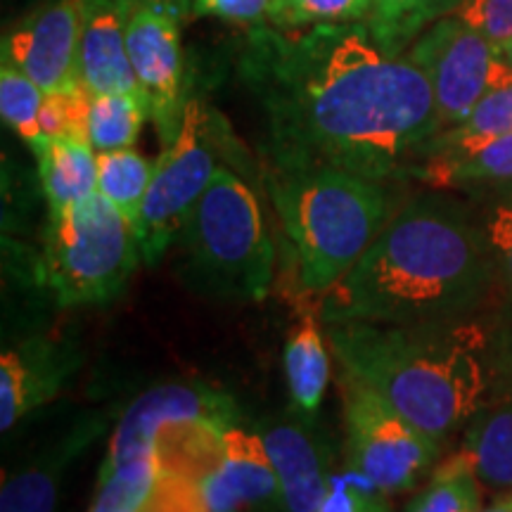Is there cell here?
Masks as SVG:
<instances>
[{
  "instance_id": "cell-1",
  "label": "cell",
  "mask_w": 512,
  "mask_h": 512,
  "mask_svg": "<svg viewBox=\"0 0 512 512\" xmlns=\"http://www.w3.org/2000/svg\"><path fill=\"white\" fill-rule=\"evenodd\" d=\"M266 38L249 55L247 79L264 102L273 169L387 183L441 131L425 72L408 55L384 53L363 22Z\"/></svg>"
},
{
  "instance_id": "cell-2",
  "label": "cell",
  "mask_w": 512,
  "mask_h": 512,
  "mask_svg": "<svg viewBox=\"0 0 512 512\" xmlns=\"http://www.w3.org/2000/svg\"><path fill=\"white\" fill-rule=\"evenodd\" d=\"M501 292L475 214L439 195L411 200L320 302L325 325L439 323L477 316ZM503 294V292H501Z\"/></svg>"
},
{
  "instance_id": "cell-3",
  "label": "cell",
  "mask_w": 512,
  "mask_h": 512,
  "mask_svg": "<svg viewBox=\"0 0 512 512\" xmlns=\"http://www.w3.org/2000/svg\"><path fill=\"white\" fill-rule=\"evenodd\" d=\"M496 316L439 323L325 325L339 370L368 384L439 444L489 403L491 332Z\"/></svg>"
},
{
  "instance_id": "cell-4",
  "label": "cell",
  "mask_w": 512,
  "mask_h": 512,
  "mask_svg": "<svg viewBox=\"0 0 512 512\" xmlns=\"http://www.w3.org/2000/svg\"><path fill=\"white\" fill-rule=\"evenodd\" d=\"M271 197L292 247L294 283L318 309L392 219L384 181L339 169H273Z\"/></svg>"
},
{
  "instance_id": "cell-5",
  "label": "cell",
  "mask_w": 512,
  "mask_h": 512,
  "mask_svg": "<svg viewBox=\"0 0 512 512\" xmlns=\"http://www.w3.org/2000/svg\"><path fill=\"white\" fill-rule=\"evenodd\" d=\"M183 271L200 292L261 302L273 287L275 247L252 188L221 166L181 238Z\"/></svg>"
},
{
  "instance_id": "cell-6",
  "label": "cell",
  "mask_w": 512,
  "mask_h": 512,
  "mask_svg": "<svg viewBox=\"0 0 512 512\" xmlns=\"http://www.w3.org/2000/svg\"><path fill=\"white\" fill-rule=\"evenodd\" d=\"M155 456L162 472L195 482L211 512H285L264 439L238 422H169L157 432Z\"/></svg>"
},
{
  "instance_id": "cell-7",
  "label": "cell",
  "mask_w": 512,
  "mask_h": 512,
  "mask_svg": "<svg viewBox=\"0 0 512 512\" xmlns=\"http://www.w3.org/2000/svg\"><path fill=\"white\" fill-rule=\"evenodd\" d=\"M140 254L136 226L93 192L50 216L41 278L64 309L105 304L124 292Z\"/></svg>"
},
{
  "instance_id": "cell-8",
  "label": "cell",
  "mask_w": 512,
  "mask_h": 512,
  "mask_svg": "<svg viewBox=\"0 0 512 512\" xmlns=\"http://www.w3.org/2000/svg\"><path fill=\"white\" fill-rule=\"evenodd\" d=\"M347 430V465L384 496L418 489L441 458V444L403 418L387 399L347 373L339 375Z\"/></svg>"
},
{
  "instance_id": "cell-9",
  "label": "cell",
  "mask_w": 512,
  "mask_h": 512,
  "mask_svg": "<svg viewBox=\"0 0 512 512\" xmlns=\"http://www.w3.org/2000/svg\"><path fill=\"white\" fill-rule=\"evenodd\" d=\"M219 169V140L211 112L200 98H190L181 131L155 162V176L140 211L136 233L147 264H157L178 242L192 209Z\"/></svg>"
},
{
  "instance_id": "cell-10",
  "label": "cell",
  "mask_w": 512,
  "mask_h": 512,
  "mask_svg": "<svg viewBox=\"0 0 512 512\" xmlns=\"http://www.w3.org/2000/svg\"><path fill=\"white\" fill-rule=\"evenodd\" d=\"M406 55L432 83L441 131L463 124L486 95L512 83L503 48L453 15L434 22Z\"/></svg>"
},
{
  "instance_id": "cell-11",
  "label": "cell",
  "mask_w": 512,
  "mask_h": 512,
  "mask_svg": "<svg viewBox=\"0 0 512 512\" xmlns=\"http://www.w3.org/2000/svg\"><path fill=\"white\" fill-rule=\"evenodd\" d=\"M238 418V403L221 389L202 382L157 384L138 396L114 427L100 477H110L121 465L155 453V437L169 422L209 420L230 425Z\"/></svg>"
},
{
  "instance_id": "cell-12",
  "label": "cell",
  "mask_w": 512,
  "mask_h": 512,
  "mask_svg": "<svg viewBox=\"0 0 512 512\" xmlns=\"http://www.w3.org/2000/svg\"><path fill=\"white\" fill-rule=\"evenodd\" d=\"M128 55L164 147L174 143L185 114L181 22L152 8H133L126 29Z\"/></svg>"
},
{
  "instance_id": "cell-13",
  "label": "cell",
  "mask_w": 512,
  "mask_h": 512,
  "mask_svg": "<svg viewBox=\"0 0 512 512\" xmlns=\"http://www.w3.org/2000/svg\"><path fill=\"white\" fill-rule=\"evenodd\" d=\"M83 0H48L3 38V60L43 93L79 83Z\"/></svg>"
},
{
  "instance_id": "cell-14",
  "label": "cell",
  "mask_w": 512,
  "mask_h": 512,
  "mask_svg": "<svg viewBox=\"0 0 512 512\" xmlns=\"http://www.w3.org/2000/svg\"><path fill=\"white\" fill-rule=\"evenodd\" d=\"M406 176L432 190L505 188L512 185V133L467 143L434 136L420 147Z\"/></svg>"
},
{
  "instance_id": "cell-15",
  "label": "cell",
  "mask_w": 512,
  "mask_h": 512,
  "mask_svg": "<svg viewBox=\"0 0 512 512\" xmlns=\"http://www.w3.org/2000/svg\"><path fill=\"white\" fill-rule=\"evenodd\" d=\"M128 17L124 0H83L79 79L91 95L126 93L145 100L128 55Z\"/></svg>"
},
{
  "instance_id": "cell-16",
  "label": "cell",
  "mask_w": 512,
  "mask_h": 512,
  "mask_svg": "<svg viewBox=\"0 0 512 512\" xmlns=\"http://www.w3.org/2000/svg\"><path fill=\"white\" fill-rule=\"evenodd\" d=\"M107 420L110 415L102 411L86 413L29 463L5 475L0 512H57L64 472L105 432Z\"/></svg>"
},
{
  "instance_id": "cell-17",
  "label": "cell",
  "mask_w": 512,
  "mask_h": 512,
  "mask_svg": "<svg viewBox=\"0 0 512 512\" xmlns=\"http://www.w3.org/2000/svg\"><path fill=\"white\" fill-rule=\"evenodd\" d=\"M67 347L34 339L0 356V430L10 432L24 415L53 399L74 370Z\"/></svg>"
},
{
  "instance_id": "cell-18",
  "label": "cell",
  "mask_w": 512,
  "mask_h": 512,
  "mask_svg": "<svg viewBox=\"0 0 512 512\" xmlns=\"http://www.w3.org/2000/svg\"><path fill=\"white\" fill-rule=\"evenodd\" d=\"M278 472L285 512H318L328 494V448L302 422H271L261 430Z\"/></svg>"
},
{
  "instance_id": "cell-19",
  "label": "cell",
  "mask_w": 512,
  "mask_h": 512,
  "mask_svg": "<svg viewBox=\"0 0 512 512\" xmlns=\"http://www.w3.org/2000/svg\"><path fill=\"white\" fill-rule=\"evenodd\" d=\"M36 159L50 216L98 192V152L86 140L50 138Z\"/></svg>"
},
{
  "instance_id": "cell-20",
  "label": "cell",
  "mask_w": 512,
  "mask_h": 512,
  "mask_svg": "<svg viewBox=\"0 0 512 512\" xmlns=\"http://www.w3.org/2000/svg\"><path fill=\"white\" fill-rule=\"evenodd\" d=\"M285 377L292 408L304 418H313L323 403L330 380V358L325 337L313 313H302L285 342Z\"/></svg>"
},
{
  "instance_id": "cell-21",
  "label": "cell",
  "mask_w": 512,
  "mask_h": 512,
  "mask_svg": "<svg viewBox=\"0 0 512 512\" xmlns=\"http://www.w3.org/2000/svg\"><path fill=\"white\" fill-rule=\"evenodd\" d=\"M463 451L489 489H512V401L489 403L467 422Z\"/></svg>"
},
{
  "instance_id": "cell-22",
  "label": "cell",
  "mask_w": 512,
  "mask_h": 512,
  "mask_svg": "<svg viewBox=\"0 0 512 512\" xmlns=\"http://www.w3.org/2000/svg\"><path fill=\"white\" fill-rule=\"evenodd\" d=\"M463 0H370L366 27L387 55H406L408 48L451 15Z\"/></svg>"
},
{
  "instance_id": "cell-23",
  "label": "cell",
  "mask_w": 512,
  "mask_h": 512,
  "mask_svg": "<svg viewBox=\"0 0 512 512\" xmlns=\"http://www.w3.org/2000/svg\"><path fill=\"white\" fill-rule=\"evenodd\" d=\"M482 482L463 448L434 467L406 512H482Z\"/></svg>"
},
{
  "instance_id": "cell-24",
  "label": "cell",
  "mask_w": 512,
  "mask_h": 512,
  "mask_svg": "<svg viewBox=\"0 0 512 512\" xmlns=\"http://www.w3.org/2000/svg\"><path fill=\"white\" fill-rule=\"evenodd\" d=\"M152 176H155V164L133 147L98 152V192L107 197L136 228Z\"/></svg>"
},
{
  "instance_id": "cell-25",
  "label": "cell",
  "mask_w": 512,
  "mask_h": 512,
  "mask_svg": "<svg viewBox=\"0 0 512 512\" xmlns=\"http://www.w3.org/2000/svg\"><path fill=\"white\" fill-rule=\"evenodd\" d=\"M147 117H150L147 102L136 95H93L91 112H88V143L95 152L133 147Z\"/></svg>"
},
{
  "instance_id": "cell-26",
  "label": "cell",
  "mask_w": 512,
  "mask_h": 512,
  "mask_svg": "<svg viewBox=\"0 0 512 512\" xmlns=\"http://www.w3.org/2000/svg\"><path fill=\"white\" fill-rule=\"evenodd\" d=\"M43 95L46 93L22 69L3 60L0 64V114H3L5 126L12 128L34 150V155L48 143L38 121Z\"/></svg>"
},
{
  "instance_id": "cell-27",
  "label": "cell",
  "mask_w": 512,
  "mask_h": 512,
  "mask_svg": "<svg viewBox=\"0 0 512 512\" xmlns=\"http://www.w3.org/2000/svg\"><path fill=\"white\" fill-rule=\"evenodd\" d=\"M159 475L157 456H143L121 465L110 477L98 479L93 505L88 512H136L143 510Z\"/></svg>"
},
{
  "instance_id": "cell-28",
  "label": "cell",
  "mask_w": 512,
  "mask_h": 512,
  "mask_svg": "<svg viewBox=\"0 0 512 512\" xmlns=\"http://www.w3.org/2000/svg\"><path fill=\"white\" fill-rule=\"evenodd\" d=\"M475 214L505 302H512V185L486 200Z\"/></svg>"
},
{
  "instance_id": "cell-29",
  "label": "cell",
  "mask_w": 512,
  "mask_h": 512,
  "mask_svg": "<svg viewBox=\"0 0 512 512\" xmlns=\"http://www.w3.org/2000/svg\"><path fill=\"white\" fill-rule=\"evenodd\" d=\"M370 0H273L271 22L275 27L297 31L325 24L366 22Z\"/></svg>"
},
{
  "instance_id": "cell-30",
  "label": "cell",
  "mask_w": 512,
  "mask_h": 512,
  "mask_svg": "<svg viewBox=\"0 0 512 512\" xmlns=\"http://www.w3.org/2000/svg\"><path fill=\"white\" fill-rule=\"evenodd\" d=\"M91 98L88 88L83 83L62 88L43 95L41 114V131L50 138H74L88 143V112H91Z\"/></svg>"
},
{
  "instance_id": "cell-31",
  "label": "cell",
  "mask_w": 512,
  "mask_h": 512,
  "mask_svg": "<svg viewBox=\"0 0 512 512\" xmlns=\"http://www.w3.org/2000/svg\"><path fill=\"white\" fill-rule=\"evenodd\" d=\"M508 133H512V83L486 95L463 124L446 128L437 136L453 143H467V140L498 138Z\"/></svg>"
},
{
  "instance_id": "cell-32",
  "label": "cell",
  "mask_w": 512,
  "mask_h": 512,
  "mask_svg": "<svg viewBox=\"0 0 512 512\" xmlns=\"http://www.w3.org/2000/svg\"><path fill=\"white\" fill-rule=\"evenodd\" d=\"M491 370V392L489 403H510L512 401V302L503 306L496 316L494 332H491L489 351ZM486 403V406H489Z\"/></svg>"
},
{
  "instance_id": "cell-33",
  "label": "cell",
  "mask_w": 512,
  "mask_h": 512,
  "mask_svg": "<svg viewBox=\"0 0 512 512\" xmlns=\"http://www.w3.org/2000/svg\"><path fill=\"white\" fill-rule=\"evenodd\" d=\"M451 15L496 46L512 41V0H463Z\"/></svg>"
},
{
  "instance_id": "cell-34",
  "label": "cell",
  "mask_w": 512,
  "mask_h": 512,
  "mask_svg": "<svg viewBox=\"0 0 512 512\" xmlns=\"http://www.w3.org/2000/svg\"><path fill=\"white\" fill-rule=\"evenodd\" d=\"M145 512H211L195 482L174 472L159 470L155 489L145 503Z\"/></svg>"
},
{
  "instance_id": "cell-35",
  "label": "cell",
  "mask_w": 512,
  "mask_h": 512,
  "mask_svg": "<svg viewBox=\"0 0 512 512\" xmlns=\"http://www.w3.org/2000/svg\"><path fill=\"white\" fill-rule=\"evenodd\" d=\"M273 0H192V15L233 24H261L271 17Z\"/></svg>"
},
{
  "instance_id": "cell-36",
  "label": "cell",
  "mask_w": 512,
  "mask_h": 512,
  "mask_svg": "<svg viewBox=\"0 0 512 512\" xmlns=\"http://www.w3.org/2000/svg\"><path fill=\"white\" fill-rule=\"evenodd\" d=\"M128 8H152L157 12H164V15L178 19L183 22L185 17L192 15V0H124Z\"/></svg>"
},
{
  "instance_id": "cell-37",
  "label": "cell",
  "mask_w": 512,
  "mask_h": 512,
  "mask_svg": "<svg viewBox=\"0 0 512 512\" xmlns=\"http://www.w3.org/2000/svg\"><path fill=\"white\" fill-rule=\"evenodd\" d=\"M482 512H512V489L503 491L501 496L494 498L486 508H482Z\"/></svg>"
},
{
  "instance_id": "cell-38",
  "label": "cell",
  "mask_w": 512,
  "mask_h": 512,
  "mask_svg": "<svg viewBox=\"0 0 512 512\" xmlns=\"http://www.w3.org/2000/svg\"><path fill=\"white\" fill-rule=\"evenodd\" d=\"M503 55H505V60L512 64V41L505 43V46H503Z\"/></svg>"
},
{
  "instance_id": "cell-39",
  "label": "cell",
  "mask_w": 512,
  "mask_h": 512,
  "mask_svg": "<svg viewBox=\"0 0 512 512\" xmlns=\"http://www.w3.org/2000/svg\"><path fill=\"white\" fill-rule=\"evenodd\" d=\"M375 512H392L389 508H382V510H375Z\"/></svg>"
},
{
  "instance_id": "cell-40",
  "label": "cell",
  "mask_w": 512,
  "mask_h": 512,
  "mask_svg": "<svg viewBox=\"0 0 512 512\" xmlns=\"http://www.w3.org/2000/svg\"><path fill=\"white\" fill-rule=\"evenodd\" d=\"M136 512H145V510H136Z\"/></svg>"
}]
</instances>
